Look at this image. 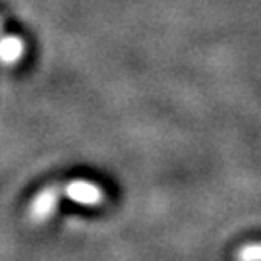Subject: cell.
<instances>
[{"label":"cell","instance_id":"1","mask_svg":"<svg viewBox=\"0 0 261 261\" xmlns=\"http://www.w3.org/2000/svg\"><path fill=\"white\" fill-rule=\"evenodd\" d=\"M62 196V186H47L39 192L29 203V219L35 224H45L56 213Z\"/></svg>","mask_w":261,"mask_h":261},{"label":"cell","instance_id":"4","mask_svg":"<svg viewBox=\"0 0 261 261\" xmlns=\"http://www.w3.org/2000/svg\"><path fill=\"white\" fill-rule=\"evenodd\" d=\"M236 261H261V244H248L238 250Z\"/></svg>","mask_w":261,"mask_h":261},{"label":"cell","instance_id":"2","mask_svg":"<svg viewBox=\"0 0 261 261\" xmlns=\"http://www.w3.org/2000/svg\"><path fill=\"white\" fill-rule=\"evenodd\" d=\"M62 196L72 199L74 203H80V205L95 207L101 205L105 201V190L93 182H87V180H74V182L62 186Z\"/></svg>","mask_w":261,"mask_h":261},{"label":"cell","instance_id":"3","mask_svg":"<svg viewBox=\"0 0 261 261\" xmlns=\"http://www.w3.org/2000/svg\"><path fill=\"white\" fill-rule=\"evenodd\" d=\"M21 53H23V45H21L19 39L8 37L0 43V58H2L4 62H14V60H18L19 56H21Z\"/></svg>","mask_w":261,"mask_h":261}]
</instances>
